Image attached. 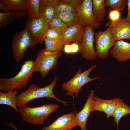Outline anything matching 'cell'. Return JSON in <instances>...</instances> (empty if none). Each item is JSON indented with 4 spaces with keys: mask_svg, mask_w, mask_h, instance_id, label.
<instances>
[{
    "mask_svg": "<svg viewBox=\"0 0 130 130\" xmlns=\"http://www.w3.org/2000/svg\"><path fill=\"white\" fill-rule=\"evenodd\" d=\"M34 61H24L19 72L13 77L0 78V91L4 92L23 89L30 83L32 77Z\"/></svg>",
    "mask_w": 130,
    "mask_h": 130,
    "instance_id": "7a4b0ae2",
    "label": "cell"
},
{
    "mask_svg": "<svg viewBox=\"0 0 130 130\" xmlns=\"http://www.w3.org/2000/svg\"><path fill=\"white\" fill-rule=\"evenodd\" d=\"M127 2L128 7V13L126 17L125 18L126 20L130 22V0H127Z\"/></svg>",
    "mask_w": 130,
    "mask_h": 130,
    "instance_id": "e575fe53",
    "label": "cell"
},
{
    "mask_svg": "<svg viewBox=\"0 0 130 130\" xmlns=\"http://www.w3.org/2000/svg\"><path fill=\"white\" fill-rule=\"evenodd\" d=\"M17 90H14L4 92L0 91V104L6 105L9 106L15 110L18 113L19 110L16 105V96Z\"/></svg>",
    "mask_w": 130,
    "mask_h": 130,
    "instance_id": "ac0fdd59",
    "label": "cell"
},
{
    "mask_svg": "<svg viewBox=\"0 0 130 130\" xmlns=\"http://www.w3.org/2000/svg\"><path fill=\"white\" fill-rule=\"evenodd\" d=\"M28 0H0V2L6 5V12L16 10L23 11H27Z\"/></svg>",
    "mask_w": 130,
    "mask_h": 130,
    "instance_id": "44dd1931",
    "label": "cell"
},
{
    "mask_svg": "<svg viewBox=\"0 0 130 130\" xmlns=\"http://www.w3.org/2000/svg\"><path fill=\"white\" fill-rule=\"evenodd\" d=\"M6 7L5 5L3 3L0 2V10L6 12Z\"/></svg>",
    "mask_w": 130,
    "mask_h": 130,
    "instance_id": "d590c367",
    "label": "cell"
},
{
    "mask_svg": "<svg viewBox=\"0 0 130 130\" xmlns=\"http://www.w3.org/2000/svg\"><path fill=\"white\" fill-rule=\"evenodd\" d=\"M40 0H28L27 14L28 17L34 19L40 18L39 12Z\"/></svg>",
    "mask_w": 130,
    "mask_h": 130,
    "instance_id": "603a6c76",
    "label": "cell"
},
{
    "mask_svg": "<svg viewBox=\"0 0 130 130\" xmlns=\"http://www.w3.org/2000/svg\"><path fill=\"white\" fill-rule=\"evenodd\" d=\"M94 93V91L91 90L84 107L79 112L76 114L75 120L77 126L80 127L81 130H87V121L91 111V104Z\"/></svg>",
    "mask_w": 130,
    "mask_h": 130,
    "instance_id": "2e32d148",
    "label": "cell"
},
{
    "mask_svg": "<svg viewBox=\"0 0 130 130\" xmlns=\"http://www.w3.org/2000/svg\"><path fill=\"white\" fill-rule=\"evenodd\" d=\"M120 11L117 10H109L108 18L110 21L114 22L118 20L121 18Z\"/></svg>",
    "mask_w": 130,
    "mask_h": 130,
    "instance_id": "f546056e",
    "label": "cell"
},
{
    "mask_svg": "<svg viewBox=\"0 0 130 130\" xmlns=\"http://www.w3.org/2000/svg\"><path fill=\"white\" fill-rule=\"evenodd\" d=\"M96 65L94 64L84 72H82L80 68H79L75 75L68 81L63 83L62 85L63 89L66 91V95L71 97L78 96L79 91L82 87L87 83L96 79H101L98 76L92 78L89 75Z\"/></svg>",
    "mask_w": 130,
    "mask_h": 130,
    "instance_id": "8992f818",
    "label": "cell"
},
{
    "mask_svg": "<svg viewBox=\"0 0 130 130\" xmlns=\"http://www.w3.org/2000/svg\"><path fill=\"white\" fill-rule=\"evenodd\" d=\"M62 54V51H52L45 47L39 50L34 61L33 73L40 72L42 78H44L50 71L56 67Z\"/></svg>",
    "mask_w": 130,
    "mask_h": 130,
    "instance_id": "277c9868",
    "label": "cell"
},
{
    "mask_svg": "<svg viewBox=\"0 0 130 130\" xmlns=\"http://www.w3.org/2000/svg\"><path fill=\"white\" fill-rule=\"evenodd\" d=\"M27 14V12L13 10L0 13V28H3L15 20L23 17Z\"/></svg>",
    "mask_w": 130,
    "mask_h": 130,
    "instance_id": "e0dca14e",
    "label": "cell"
},
{
    "mask_svg": "<svg viewBox=\"0 0 130 130\" xmlns=\"http://www.w3.org/2000/svg\"><path fill=\"white\" fill-rule=\"evenodd\" d=\"M94 29L90 26H84L82 39L79 45V51L82 56L89 61L97 59L93 45L95 41Z\"/></svg>",
    "mask_w": 130,
    "mask_h": 130,
    "instance_id": "ba28073f",
    "label": "cell"
},
{
    "mask_svg": "<svg viewBox=\"0 0 130 130\" xmlns=\"http://www.w3.org/2000/svg\"><path fill=\"white\" fill-rule=\"evenodd\" d=\"M49 28L63 35L68 26L60 19L54 18L49 23Z\"/></svg>",
    "mask_w": 130,
    "mask_h": 130,
    "instance_id": "484cf974",
    "label": "cell"
},
{
    "mask_svg": "<svg viewBox=\"0 0 130 130\" xmlns=\"http://www.w3.org/2000/svg\"><path fill=\"white\" fill-rule=\"evenodd\" d=\"M84 26L80 23L68 27L62 35L63 46L71 42L79 45L82 39Z\"/></svg>",
    "mask_w": 130,
    "mask_h": 130,
    "instance_id": "9a60e30c",
    "label": "cell"
},
{
    "mask_svg": "<svg viewBox=\"0 0 130 130\" xmlns=\"http://www.w3.org/2000/svg\"><path fill=\"white\" fill-rule=\"evenodd\" d=\"M38 43L32 38L26 27L16 33L13 36L12 43L13 55L16 61L20 62L24 57L25 51Z\"/></svg>",
    "mask_w": 130,
    "mask_h": 130,
    "instance_id": "5b68a950",
    "label": "cell"
},
{
    "mask_svg": "<svg viewBox=\"0 0 130 130\" xmlns=\"http://www.w3.org/2000/svg\"><path fill=\"white\" fill-rule=\"evenodd\" d=\"M55 17L60 19L68 27L80 23L79 15L77 12H56Z\"/></svg>",
    "mask_w": 130,
    "mask_h": 130,
    "instance_id": "d6986e66",
    "label": "cell"
},
{
    "mask_svg": "<svg viewBox=\"0 0 130 130\" xmlns=\"http://www.w3.org/2000/svg\"><path fill=\"white\" fill-rule=\"evenodd\" d=\"M104 0H92L93 10L97 21L99 22L104 20L106 14L104 6Z\"/></svg>",
    "mask_w": 130,
    "mask_h": 130,
    "instance_id": "7402d4cb",
    "label": "cell"
},
{
    "mask_svg": "<svg viewBox=\"0 0 130 130\" xmlns=\"http://www.w3.org/2000/svg\"><path fill=\"white\" fill-rule=\"evenodd\" d=\"M57 81L56 74H55L54 79L50 84L45 87L40 88L36 84L32 83L29 86L26 91L21 92L16 96V105L20 109L27 106L30 101L35 99L45 98L55 100L66 105L67 102L59 99L54 95L53 89Z\"/></svg>",
    "mask_w": 130,
    "mask_h": 130,
    "instance_id": "6da1fadb",
    "label": "cell"
},
{
    "mask_svg": "<svg viewBox=\"0 0 130 130\" xmlns=\"http://www.w3.org/2000/svg\"><path fill=\"white\" fill-rule=\"evenodd\" d=\"M6 124L9 125L14 130H19L16 127L13 125L12 122L9 123H6Z\"/></svg>",
    "mask_w": 130,
    "mask_h": 130,
    "instance_id": "8d00e7d4",
    "label": "cell"
},
{
    "mask_svg": "<svg viewBox=\"0 0 130 130\" xmlns=\"http://www.w3.org/2000/svg\"><path fill=\"white\" fill-rule=\"evenodd\" d=\"M125 0H104V7L109 6L111 10L122 11L124 9L126 2Z\"/></svg>",
    "mask_w": 130,
    "mask_h": 130,
    "instance_id": "4316f807",
    "label": "cell"
},
{
    "mask_svg": "<svg viewBox=\"0 0 130 130\" xmlns=\"http://www.w3.org/2000/svg\"><path fill=\"white\" fill-rule=\"evenodd\" d=\"M63 50L65 53H66L68 54L72 53L71 45L70 44L65 45L64 46Z\"/></svg>",
    "mask_w": 130,
    "mask_h": 130,
    "instance_id": "836d02e7",
    "label": "cell"
},
{
    "mask_svg": "<svg viewBox=\"0 0 130 130\" xmlns=\"http://www.w3.org/2000/svg\"><path fill=\"white\" fill-rule=\"evenodd\" d=\"M70 45L72 53H75L79 51V45L76 43H73L70 44Z\"/></svg>",
    "mask_w": 130,
    "mask_h": 130,
    "instance_id": "d6a6232c",
    "label": "cell"
},
{
    "mask_svg": "<svg viewBox=\"0 0 130 130\" xmlns=\"http://www.w3.org/2000/svg\"><path fill=\"white\" fill-rule=\"evenodd\" d=\"M45 37L56 40H62V35L49 28L47 30Z\"/></svg>",
    "mask_w": 130,
    "mask_h": 130,
    "instance_id": "f1b7e54d",
    "label": "cell"
},
{
    "mask_svg": "<svg viewBox=\"0 0 130 130\" xmlns=\"http://www.w3.org/2000/svg\"><path fill=\"white\" fill-rule=\"evenodd\" d=\"M59 0H40V7L44 6L54 7Z\"/></svg>",
    "mask_w": 130,
    "mask_h": 130,
    "instance_id": "4dcf8cb0",
    "label": "cell"
},
{
    "mask_svg": "<svg viewBox=\"0 0 130 130\" xmlns=\"http://www.w3.org/2000/svg\"><path fill=\"white\" fill-rule=\"evenodd\" d=\"M110 52L118 62H126L130 59V43L123 40L116 41Z\"/></svg>",
    "mask_w": 130,
    "mask_h": 130,
    "instance_id": "5bb4252c",
    "label": "cell"
},
{
    "mask_svg": "<svg viewBox=\"0 0 130 130\" xmlns=\"http://www.w3.org/2000/svg\"><path fill=\"white\" fill-rule=\"evenodd\" d=\"M94 37L97 56L101 59H104L108 56L109 50L113 47L116 41L108 28L104 31L95 33Z\"/></svg>",
    "mask_w": 130,
    "mask_h": 130,
    "instance_id": "52a82bcc",
    "label": "cell"
},
{
    "mask_svg": "<svg viewBox=\"0 0 130 130\" xmlns=\"http://www.w3.org/2000/svg\"><path fill=\"white\" fill-rule=\"evenodd\" d=\"M75 9L80 23L84 26H89L94 29L101 26V23L97 21L93 13L92 0H83L81 4Z\"/></svg>",
    "mask_w": 130,
    "mask_h": 130,
    "instance_id": "9c48e42d",
    "label": "cell"
},
{
    "mask_svg": "<svg viewBox=\"0 0 130 130\" xmlns=\"http://www.w3.org/2000/svg\"><path fill=\"white\" fill-rule=\"evenodd\" d=\"M105 26L110 30L116 41L130 39V22L125 18H121L114 22L108 21Z\"/></svg>",
    "mask_w": 130,
    "mask_h": 130,
    "instance_id": "8fae6325",
    "label": "cell"
},
{
    "mask_svg": "<svg viewBox=\"0 0 130 130\" xmlns=\"http://www.w3.org/2000/svg\"><path fill=\"white\" fill-rule=\"evenodd\" d=\"M44 42L45 47L50 51H62L63 49L64 46L62 40H54L45 37Z\"/></svg>",
    "mask_w": 130,
    "mask_h": 130,
    "instance_id": "cb8c5ba5",
    "label": "cell"
},
{
    "mask_svg": "<svg viewBox=\"0 0 130 130\" xmlns=\"http://www.w3.org/2000/svg\"><path fill=\"white\" fill-rule=\"evenodd\" d=\"M59 106L57 104L47 103L36 107L27 106L19 110L23 121L32 124L40 125L50 114L56 112Z\"/></svg>",
    "mask_w": 130,
    "mask_h": 130,
    "instance_id": "3957f363",
    "label": "cell"
},
{
    "mask_svg": "<svg viewBox=\"0 0 130 130\" xmlns=\"http://www.w3.org/2000/svg\"><path fill=\"white\" fill-rule=\"evenodd\" d=\"M56 12H77L75 8L69 4L61 0L57 2L54 6Z\"/></svg>",
    "mask_w": 130,
    "mask_h": 130,
    "instance_id": "83f0119b",
    "label": "cell"
},
{
    "mask_svg": "<svg viewBox=\"0 0 130 130\" xmlns=\"http://www.w3.org/2000/svg\"><path fill=\"white\" fill-rule=\"evenodd\" d=\"M40 18L49 23L54 18L56 12L54 7L44 6L40 7Z\"/></svg>",
    "mask_w": 130,
    "mask_h": 130,
    "instance_id": "d4e9b609",
    "label": "cell"
},
{
    "mask_svg": "<svg viewBox=\"0 0 130 130\" xmlns=\"http://www.w3.org/2000/svg\"><path fill=\"white\" fill-rule=\"evenodd\" d=\"M63 1L68 3L74 7L75 8L78 6L82 3L81 0H61Z\"/></svg>",
    "mask_w": 130,
    "mask_h": 130,
    "instance_id": "1f68e13d",
    "label": "cell"
},
{
    "mask_svg": "<svg viewBox=\"0 0 130 130\" xmlns=\"http://www.w3.org/2000/svg\"><path fill=\"white\" fill-rule=\"evenodd\" d=\"M128 114H130V107L120 99L112 115L115 122L117 124V130H119L118 125L121 119L124 116Z\"/></svg>",
    "mask_w": 130,
    "mask_h": 130,
    "instance_id": "ffe728a7",
    "label": "cell"
},
{
    "mask_svg": "<svg viewBox=\"0 0 130 130\" xmlns=\"http://www.w3.org/2000/svg\"><path fill=\"white\" fill-rule=\"evenodd\" d=\"M75 115L72 112L63 115L50 125L43 127L42 130H72L77 126Z\"/></svg>",
    "mask_w": 130,
    "mask_h": 130,
    "instance_id": "7c38bea8",
    "label": "cell"
},
{
    "mask_svg": "<svg viewBox=\"0 0 130 130\" xmlns=\"http://www.w3.org/2000/svg\"><path fill=\"white\" fill-rule=\"evenodd\" d=\"M120 98H116L110 100L101 99L96 96H93L91 105V111L95 110L104 112L108 118L112 116L113 113Z\"/></svg>",
    "mask_w": 130,
    "mask_h": 130,
    "instance_id": "4fadbf2b",
    "label": "cell"
},
{
    "mask_svg": "<svg viewBox=\"0 0 130 130\" xmlns=\"http://www.w3.org/2000/svg\"><path fill=\"white\" fill-rule=\"evenodd\" d=\"M25 27L27 29L32 38L38 43L41 44L49 26L48 24L41 18L34 19L28 17Z\"/></svg>",
    "mask_w": 130,
    "mask_h": 130,
    "instance_id": "30bf717a",
    "label": "cell"
}]
</instances>
